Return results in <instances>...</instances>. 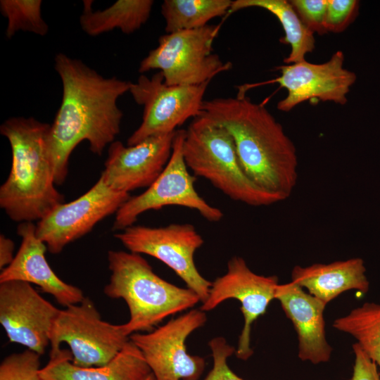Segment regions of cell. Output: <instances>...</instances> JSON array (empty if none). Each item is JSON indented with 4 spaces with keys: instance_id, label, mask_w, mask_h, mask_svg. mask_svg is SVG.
<instances>
[{
    "instance_id": "10",
    "label": "cell",
    "mask_w": 380,
    "mask_h": 380,
    "mask_svg": "<svg viewBox=\"0 0 380 380\" xmlns=\"http://www.w3.org/2000/svg\"><path fill=\"white\" fill-rule=\"evenodd\" d=\"M115 237L128 251L146 254L163 262L199 296L202 303L208 298L212 282L201 274L194 262L195 253L204 241L194 225H132L115 234Z\"/></svg>"
},
{
    "instance_id": "23",
    "label": "cell",
    "mask_w": 380,
    "mask_h": 380,
    "mask_svg": "<svg viewBox=\"0 0 380 380\" xmlns=\"http://www.w3.org/2000/svg\"><path fill=\"white\" fill-rule=\"evenodd\" d=\"M230 0H165L161 13L167 33L201 28L214 18L227 14Z\"/></svg>"
},
{
    "instance_id": "1",
    "label": "cell",
    "mask_w": 380,
    "mask_h": 380,
    "mask_svg": "<svg viewBox=\"0 0 380 380\" xmlns=\"http://www.w3.org/2000/svg\"><path fill=\"white\" fill-rule=\"evenodd\" d=\"M54 68L63 87L62 100L48 134V148L55 184L64 183L70 156L82 141L101 156L115 141L123 117L118 99L129 92L131 82L104 77L82 61L58 53Z\"/></svg>"
},
{
    "instance_id": "27",
    "label": "cell",
    "mask_w": 380,
    "mask_h": 380,
    "mask_svg": "<svg viewBox=\"0 0 380 380\" xmlns=\"http://www.w3.org/2000/svg\"><path fill=\"white\" fill-rule=\"evenodd\" d=\"M359 9L356 0H327L324 27L327 32L344 31L355 20Z\"/></svg>"
},
{
    "instance_id": "25",
    "label": "cell",
    "mask_w": 380,
    "mask_h": 380,
    "mask_svg": "<svg viewBox=\"0 0 380 380\" xmlns=\"http://www.w3.org/2000/svg\"><path fill=\"white\" fill-rule=\"evenodd\" d=\"M41 0H1L0 11L7 19V38H12L18 31L44 36L49 25L42 15Z\"/></svg>"
},
{
    "instance_id": "15",
    "label": "cell",
    "mask_w": 380,
    "mask_h": 380,
    "mask_svg": "<svg viewBox=\"0 0 380 380\" xmlns=\"http://www.w3.org/2000/svg\"><path fill=\"white\" fill-rule=\"evenodd\" d=\"M343 63L344 54L338 51L323 63L305 60L278 67L281 75L269 83L279 84L288 94L279 101L277 108L288 112L300 103L311 100L346 104L356 75L345 68Z\"/></svg>"
},
{
    "instance_id": "21",
    "label": "cell",
    "mask_w": 380,
    "mask_h": 380,
    "mask_svg": "<svg viewBox=\"0 0 380 380\" xmlns=\"http://www.w3.org/2000/svg\"><path fill=\"white\" fill-rule=\"evenodd\" d=\"M153 3L152 0H118L104 10L93 11V1L84 0L80 24L83 32L91 37L115 29L131 34L147 22Z\"/></svg>"
},
{
    "instance_id": "14",
    "label": "cell",
    "mask_w": 380,
    "mask_h": 380,
    "mask_svg": "<svg viewBox=\"0 0 380 380\" xmlns=\"http://www.w3.org/2000/svg\"><path fill=\"white\" fill-rule=\"evenodd\" d=\"M60 310L29 283H0V323L11 343L43 355Z\"/></svg>"
},
{
    "instance_id": "16",
    "label": "cell",
    "mask_w": 380,
    "mask_h": 380,
    "mask_svg": "<svg viewBox=\"0 0 380 380\" xmlns=\"http://www.w3.org/2000/svg\"><path fill=\"white\" fill-rule=\"evenodd\" d=\"M176 131L150 137L132 146L113 141L109 145L100 177L118 191L129 194L137 189L150 186L170 158Z\"/></svg>"
},
{
    "instance_id": "17",
    "label": "cell",
    "mask_w": 380,
    "mask_h": 380,
    "mask_svg": "<svg viewBox=\"0 0 380 380\" xmlns=\"http://www.w3.org/2000/svg\"><path fill=\"white\" fill-rule=\"evenodd\" d=\"M17 233L21 244L13 262L1 270L0 283L16 280L35 284L64 308L80 303L84 298L82 291L60 279L47 262V248L36 234V224L19 223Z\"/></svg>"
},
{
    "instance_id": "8",
    "label": "cell",
    "mask_w": 380,
    "mask_h": 380,
    "mask_svg": "<svg viewBox=\"0 0 380 380\" xmlns=\"http://www.w3.org/2000/svg\"><path fill=\"white\" fill-rule=\"evenodd\" d=\"M184 137L185 130L176 131L172 153L165 168L145 191L130 196L120 208L115 213L113 230L122 231L134 225L142 213L169 205L195 210L209 222L222 219V211L209 204L196 190V177L189 173L183 156Z\"/></svg>"
},
{
    "instance_id": "28",
    "label": "cell",
    "mask_w": 380,
    "mask_h": 380,
    "mask_svg": "<svg viewBox=\"0 0 380 380\" xmlns=\"http://www.w3.org/2000/svg\"><path fill=\"white\" fill-rule=\"evenodd\" d=\"M212 352L213 366L204 380H244L237 376L227 365V359L236 349L224 338L215 337L208 343Z\"/></svg>"
},
{
    "instance_id": "12",
    "label": "cell",
    "mask_w": 380,
    "mask_h": 380,
    "mask_svg": "<svg viewBox=\"0 0 380 380\" xmlns=\"http://www.w3.org/2000/svg\"><path fill=\"white\" fill-rule=\"evenodd\" d=\"M130 198L129 193L108 186L100 177L86 193L58 205L36 224V234L52 254L82 237L105 217L116 213Z\"/></svg>"
},
{
    "instance_id": "3",
    "label": "cell",
    "mask_w": 380,
    "mask_h": 380,
    "mask_svg": "<svg viewBox=\"0 0 380 380\" xmlns=\"http://www.w3.org/2000/svg\"><path fill=\"white\" fill-rule=\"evenodd\" d=\"M49 128L32 117H12L0 127L12 154L9 175L0 187V206L15 222H38L64 203L55 187Z\"/></svg>"
},
{
    "instance_id": "22",
    "label": "cell",
    "mask_w": 380,
    "mask_h": 380,
    "mask_svg": "<svg viewBox=\"0 0 380 380\" xmlns=\"http://www.w3.org/2000/svg\"><path fill=\"white\" fill-rule=\"evenodd\" d=\"M258 7L272 13L280 22L284 36L280 42L291 46V52L284 62L291 64L305 61V55L315 49L314 33L302 22L289 1L286 0H236L232 1L227 15L237 11Z\"/></svg>"
},
{
    "instance_id": "24",
    "label": "cell",
    "mask_w": 380,
    "mask_h": 380,
    "mask_svg": "<svg viewBox=\"0 0 380 380\" xmlns=\"http://www.w3.org/2000/svg\"><path fill=\"white\" fill-rule=\"evenodd\" d=\"M333 327L352 336L380 368V304L366 302L336 319Z\"/></svg>"
},
{
    "instance_id": "4",
    "label": "cell",
    "mask_w": 380,
    "mask_h": 380,
    "mask_svg": "<svg viewBox=\"0 0 380 380\" xmlns=\"http://www.w3.org/2000/svg\"><path fill=\"white\" fill-rule=\"evenodd\" d=\"M110 280L103 293L122 299L129 311L123 324L128 336L151 331L166 317L193 308L201 299L189 288L174 285L156 274L141 254L109 251Z\"/></svg>"
},
{
    "instance_id": "18",
    "label": "cell",
    "mask_w": 380,
    "mask_h": 380,
    "mask_svg": "<svg viewBox=\"0 0 380 380\" xmlns=\"http://www.w3.org/2000/svg\"><path fill=\"white\" fill-rule=\"evenodd\" d=\"M275 299L296 329L298 357L315 365L328 362L332 348L326 338V305L291 281L278 285Z\"/></svg>"
},
{
    "instance_id": "30",
    "label": "cell",
    "mask_w": 380,
    "mask_h": 380,
    "mask_svg": "<svg viewBox=\"0 0 380 380\" xmlns=\"http://www.w3.org/2000/svg\"><path fill=\"white\" fill-rule=\"evenodd\" d=\"M353 350L355 360L350 380H380L376 364L357 343L353 345Z\"/></svg>"
},
{
    "instance_id": "2",
    "label": "cell",
    "mask_w": 380,
    "mask_h": 380,
    "mask_svg": "<svg viewBox=\"0 0 380 380\" xmlns=\"http://www.w3.org/2000/svg\"><path fill=\"white\" fill-rule=\"evenodd\" d=\"M245 92L239 88L235 97L204 101L201 115L229 131L247 175L280 202L297 183L296 148L267 108Z\"/></svg>"
},
{
    "instance_id": "11",
    "label": "cell",
    "mask_w": 380,
    "mask_h": 380,
    "mask_svg": "<svg viewBox=\"0 0 380 380\" xmlns=\"http://www.w3.org/2000/svg\"><path fill=\"white\" fill-rule=\"evenodd\" d=\"M206 321L205 312L193 309L153 331L134 333L129 340L141 352L156 380H198L205 360L187 353L186 340Z\"/></svg>"
},
{
    "instance_id": "13",
    "label": "cell",
    "mask_w": 380,
    "mask_h": 380,
    "mask_svg": "<svg viewBox=\"0 0 380 380\" xmlns=\"http://www.w3.org/2000/svg\"><path fill=\"white\" fill-rule=\"evenodd\" d=\"M278 285L277 276H263L253 272L239 256L232 257L227 262V272L212 282L208 297L202 303L200 310H212L231 298L241 303L244 324L235 351L240 360H246L253 355L252 325L265 313L270 303L275 299Z\"/></svg>"
},
{
    "instance_id": "5",
    "label": "cell",
    "mask_w": 380,
    "mask_h": 380,
    "mask_svg": "<svg viewBox=\"0 0 380 380\" xmlns=\"http://www.w3.org/2000/svg\"><path fill=\"white\" fill-rule=\"evenodd\" d=\"M183 156L189 170L233 201L255 207L279 202L247 175L229 131L203 115L185 130Z\"/></svg>"
},
{
    "instance_id": "32",
    "label": "cell",
    "mask_w": 380,
    "mask_h": 380,
    "mask_svg": "<svg viewBox=\"0 0 380 380\" xmlns=\"http://www.w3.org/2000/svg\"><path fill=\"white\" fill-rule=\"evenodd\" d=\"M143 380H156L153 374H152V372L148 375L145 379H144Z\"/></svg>"
},
{
    "instance_id": "20",
    "label": "cell",
    "mask_w": 380,
    "mask_h": 380,
    "mask_svg": "<svg viewBox=\"0 0 380 380\" xmlns=\"http://www.w3.org/2000/svg\"><path fill=\"white\" fill-rule=\"evenodd\" d=\"M291 281L306 289L326 305L346 291L354 289L366 293L369 289L366 268L360 258L308 267L296 265L291 271Z\"/></svg>"
},
{
    "instance_id": "9",
    "label": "cell",
    "mask_w": 380,
    "mask_h": 380,
    "mask_svg": "<svg viewBox=\"0 0 380 380\" xmlns=\"http://www.w3.org/2000/svg\"><path fill=\"white\" fill-rule=\"evenodd\" d=\"M209 83L169 86L160 71L151 77L140 75L131 83L129 92L143 106L142 121L128 138L127 146L150 137L172 133L189 118L199 116Z\"/></svg>"
},
{
    "instance_id": "26",
    "label": "cell",
    "mask_w": 380,
    "mask_h": 380,
    "mask_svg": "<svg viewBox=\"0 0 380 380\" xmlns=\"http://www.w3.org/2000/svg\"><path fill=\"white\" fill-rule=\"evenodd\" d=\"M39 357L40 355L27 348L8 355L0 365V380H43Z\"/></svg>"
},
{
    "instance_id": "7",
    "label": "cell",
    "mask_w": 380,
    "mask_h": 380,
    "mask_svg": "<svg viewBox=\"0 0 380 380\" xmlns=\"http://www.w3.org/2000/svg\"><path fill=\"white\" fill-rule=\"evenodd\" d=\"M129 341L122 324H113L101 319L93 301L88 297L60 312L51 333L50 352L66 343L72 362L80 367L101 366L113 359Z\"/></svg>"
},
{
    "instance_id": "29",
    "label": "cell",
    "mask_w": 380,
    "mask_h": 380,
    "mask_svg": "<svg viewBox=\"0 0 380 380\" xmlns=\"http://www.w3.org/2000/svg\"><path fill=\"white\" fill-rule=\"evenodd\" d=\"M304 25L313 33H326L324 20L327 0L289 1Z\"/></svg>"
},
{
    "instance_id": "6",
    "label": "cell",
    "mask_w": 380,
    "mask_h": 380,
    "mask_svg": "<svg viewBox=\"0 0 380 380\" xmlns=\"http://www.w3.org/2000/svg\"><path fill=\"white\" fill-rule=\"evenodd\" d=\"M219 25L167 33L160 37L158 45L142 59L139 72L158 70L169 86L197 85L232 68L213 52V43Z\"/></svg>"
},
{
    "instance_id": "19",
    "label": "cell",
    "mask_w": 380,
    "mask_h": 380,
    "mask_svg": "<svg viewBox=\"0 0 380 380\" xmlns=\"http://www.w3.org/2000/svg\"><path fill=\"white\" fill-rule=\"evenodd\" d=\"M68 350L50 352L41 368L43 380H143L151 373L140 350L130 340L109 362L101 366L80 367L72 362Z\"/></svg>"
},
{
    "instance_id": "31",
    "label": "cell",
    "mask_w": 380,
    "mask_h": 380,
    "mask_svg": "<svg viewBox=\"0 0 380 380\" xmlns=\"http://www.w3.org/2000/svg\"><path fill=\"white\" fill-rule=\"evenodd\" d=\"M15 255L13 241L1 234L0 235V268L1 270L13 262Z\"/></svg>"
}]
</instances>
